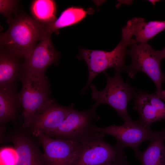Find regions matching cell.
Segmentation results:
<instances>
[{"instance_id": "21", "label": "cell", "mask_w": 165, "mask_h": 165, "mask_svg": "<svg viewBox=\"0 0 165 165\" xmlns=\"http://www.w3.org/2000/svg\"><path fill=\"white\" fill-rule=\"evenodd\" d=\"M19 1L14 0H0V12L9 21L13 18L12 15L17 10Z\"/></svg>"}, {"instance_id": "6", "label": "cell", "mask_w": 165, "mask_h": 165, "mask_svg": "<svg viewBox=\"0 0 165 165\" xmlns=\"http://www.w3.org/2000/svg\"><path fill=\"white\" fill-rule=\"evenodd\" d=\"M99 119L95 109L91 108L83 111L74 109L58 127L46 134L54 138L82 144L97 132L94 129L95 125L92 124V121Z\"/></svg>"}, {"instance_id": "14", "label": "cell", "mask_w": 165, "mask_h": 165, "mask_svg": "<svg viewBox=\"0 0 165 165\" xmlns=\"http://www.w3.org/2000/svg\"><path fill=\"white\" fill-rule=\"evenodd\" d=\"M19 58L8 51L0 49V86L15 85L16 80L20 79L23 71Z\"/></svg>"}, {"instance_id": "19", "label": "cell", "mask_w": 165, "mask_h": 165, "mask_svg": "<svg viewBox=\"0 0 165 165\" xmlns=\"http://www.w3.org/2000/svg\"><path fill=\"white\" fill-rule=\"evenodd\" d=\"M55 2L51 0H35L32 1L31 11L33 17L46 25L55 21L57 18Z\"/></svg>"}, {"instance_id": "2", "label": "cell", "mask_w": 165, "mask_h": 165, "mask_svg": "<svg viewBox=\"0 0 165 165\" xmlns=\"http://www.w3.org/2000/svg\"><path fill=\"white\" fill-rule=\"evenodd\" d=\"M135 28L134 24L128 20L122 28L121 40L116 47L111 51L81 49L77 58L84 60L88 66L89 75L87 83L81 93L84 94L91 82L99 73L108 68H113L115 70H125V58L127 48L135 41L132 38Z\"/></svg>"}, {"instance_id": "3", "label": "cell", "mask_w": 165, "mask_h": 165, "mask_svg": "<svg viewBox=\"0 0 165 165\" xmlns=\"http://www.w3.org/2000/svg\"><path fill=\"white\" fill-rule=\"evenodd\" d=\"M122 72L115 70L112 77L109 76L105 71L103 72L106 78V84L102 90L99 91L94 84H90L91 96L96 101L91 108L96 109L101 104H107L116 111L124 123H128L134 121L130 116L127 108L129 102L134 98L137 90L128 82L123 81L121 75Z\"/></svg>"}, {"instance_id": "12", "label": "cell", "mask_w": 165, "mask_h": 165, "mask_svg": "<svg viewBox=\"0 0 165 165\" xmlns=\"http://www.w3.org/2000/svg\"><path fill=\"white\" fill-rule=\"evenodd\" d=\"M133 108L138 112V122L150 126L156 121L165 119V104L158 98L155 93L150 94L137 90L134 97Z\"/></svg>"}, {"instance_id": "8", "label": "cell", "mask_w": 165, "mask_h": 165, "mask_svg": "<svg viewBox=\"0 0 165 165\" xmlns=\"http://www.w3.org/2000/svg\"><path fill=\"white\" fill-rule=\"evenodd\" d=\"M32 134L42 145L45 165H75L82 144L53 138L38 131H33Z\"/></svg>"}, {"instance_id": "13", "label": "cell", "mask_w": 165, "mask_h": 165, "mask_svg": "<svg viewBox=\"0 0 165 165\" xmlns=\"http://www.w3.org/2000/svg\"><path fill=\"white\" fill-rule=\"evenodd\" d=\"M18 156L16 165H45L43 153L30 137L18 133L10 137Z\"/></svg>"}, {"instance_id": "4", "label": "cell", "mask_w": 165, "mask_h": 165, "mask_svg": "<svg viewBox=\"0 0 165 165\" xmlns=\"http://www.w3.org/2000/svg\"><path fill=\"white\" fill-rule=\"evenodd\" d=\"M20 79L22 87L18 96L23 109L22 126L26 128L30 127L36 114L51 99L50 85L44 74L23 72Z\"/></svg>"}, {"instance_id": "11", "label": "cell", "mask_w": 165, "mask_h": 165, "mask_svg": "<svg viewBox=\"0 0 165 165\" xmlns=\"http://www.w3.org/2000/svg\"><path fill=\"white\" fill-rule=\"evenodd\" d=\"M74 109L72 103L68 106L58 104L55 99H50L33 118L29 127L33 131L47 134L56 129Z\"/></svg>"}, {"instance_id": "1", "label": "cell", "mask_w": 165, "mask_h": 165, "mask_svg": "<svg viewBox=\"0 0 165 165\" xmlns=\"http://www.w3.org/2000/svg\"><path fill=\"white\" fill-rule=\"evenodd\" d=\"M8 22V29L0 34V49L19 58L27 57L38 41L50 35L45 24L24 13L16 15Z\"/></svg>"}, {"instance_id": "25", "label": "cell", "mask_w": 165, "mask_h": 165, "mask_svg": "<svg viewBox=\"0 0 165 165\" xmlns=\"http://www.w3.org/2000/svg\"><path fill=\"white\" fill-rule=\"evenodd\" d=\"M108 165H118L116 164L115 163H112Z\"/></svg>"}, {"instance_id": "18", "label": "cell", "mask_w": 165, "mask_h": 165, "mask_svg": "<svg viewBox=\"0 0 165 165\" xmlns=\"http://www.w3.org/2000/svg\"><path fill=\"white\" fill-rule=\"evenodd\" d=\"M135 29L134 35L136 42L146 43L150 39L165 30V20L146 22L142 18L134 17Z\"/></svg>"}, {"instance_id": "26", "label": "cell", "mask_w": 165, "mask_h": 165, "mask_svg": "<svg viewBox=\"0 0 165 165\" xmlns=\"http://www.w3.org/2000/svg\"><path fill=\"white\" fill-rule=\"evenodd\" d=\"M163 132H164V135L165 138V129L163 130Z\"/></svg>"}, {"instance_id": "24", "label": "cell", "mask_w": 165, "mask_h": 165, "mask_svg": "<svg viewBox=\"0 0 165 165\" xmlns=\"http://www.w3.org/2000/svg\"><path fill=\"white\" fill-rule=\"evenodd\" d=\"M149 2H150L153 5H155L156 3L159 1V0H149Z\"/></svg>"}, {"instance_id": "7", "label": "cell", "mask_w": 165, "mask_h": 165, "mask_svg": "<svg viewBox=\"0 0 165 165\" xmlns=\"http://www.w3.org/2000/svg\"><path fill=\"white\" fill-rule=\"evenodd\" d=\"M105 136L97 132L82 143L75 165H108L125 158L124 149L119 143L110 145L105 140Z\"/></svg>"}, {"instance_id": "17", "label": "cell", "mask_w": 165, "mask_h": 165, "mask_svg": "<svg viewBox=\"0 0 165 165\" xmlns=\"http://www.w3.org/2000/svg\"><path fill=\"white\" fill-rule=\"evenodd\" d=\"M87 13L86 11L79 7H72L67 8L55 21L46 25L47 31L51 35L53 32L58 35L59 29L79 22L85 17Z\"/></svg>"}, {"instance_id": "22", "label": "cell", "mask_w": 165, "mask_h": 165, "mask_svg": "<svg viewBox=\"0 0 165 165\" xmlns=\"http://www.w3.org/2000/svg\"><path fill=\"white\" fill-rule=\"evenodd\" d=\"M160 99L165 101V90H163L162 91Z\"/></svg>"}, {"instance_id": "20", "label": "cell", "mask_w": 165, "mask_h": 165, "mask_svg": "<svg viewBox=\"0 0 165 165\" xmlns=\"http://www.w3.org/2000/svg\"><path fill=\"white\" fill-rule=\"evenodd\" d=\"M18 160V154L14 148L6 147L1 149L0 165H16Z\"/></svg>"}, {"instance_id": "9", "label": "cell", "mask_w": 165, "mask_h": 165, "mask_svg": "<svg viewBox=\"0 0 165 165\" xmlns=\"http://www.w3.org/2000/svg\"><path fill=\"white\" fill-rule=\"evenodd\" d=\"M94 129L97 132L115 137L123 148H131L137 157L141 152L139 148L140 144L145 141H150L160 132L152 130L150 126L134 120L119 126L113 124L100 127L95 126Z\"/></svg>"}, {"instance_id": "15", "label": "cell", "mask_w": 165, "mask_h": 165, "mask_svg": "<svg viewBox=\"0 0 165 165\" xmlns=\"http://www.w3.org/2000/svg\"><path fill=\"white\" fill-rule=\"evenodd\" d=\"M16 85L0 86V123L4 126L13 120L20 104L16 92Z\"/></svg>"}, {"instance_id": "5", "label": "cell", "mask_w": 165, "mask_h": 165, "mask_svg": "<svg viewBox=\"0 0 165 165\" xmlns=\"http://www.w3.org/2000/svg\"><path fill=\"white\" fill-rule=\"evenodd\" d=\"M127 50V54L131 59V64L126 66L125 71L131 78H134L139 71L145 73L154 83L156 88L155 92L160 99L162 83L165 82L160 64L163 60L160 50L153 49L146 43L137 44L136 41L131 44Z\"/></svg>"}, {"instance_id": "16", "label": "cell", "mask_w": 165, "mask_h": 165, "mask_svg": "<svg viewBox=\"0 0 165 165\" xmlns=\"http://www.w3.org/2000/svg\"><path fill=\"white\" fill-rule=\"evenodd\" d=\"M165 140L163 130L150 141L146 149L137 157L142 165H165Z\"/></svg>"}, {"instance_id": "10", "label": "cell", "mask_w": 165, "mask_h": 165, "mask_svg": "<svg viewBox=\"0 0 165 165\" xmlns=\"http://www.w3.org/2000/svg\"><path fill=\"white\" fill-rule=\"evenodd\" d=\"M48 35L39 41L22 64L23 72L44 75L46 69L52 64H57L60 57Z\"/></svg>"}, {"instance_id": "23", "label": "cell", "mask_w": 165, "mask_h": 165, "mask_svg": "<svg viewBox=\"0 0 165 165\" xmlns=\"http://www.w3.org/2000/svg\"><path fill=\"white\" fill-rule=\"evenodd\" d=\"M160 51L161 57L163 59L165 58V48H163L162 50H160Z\"/></svg>"}]
</instances>
